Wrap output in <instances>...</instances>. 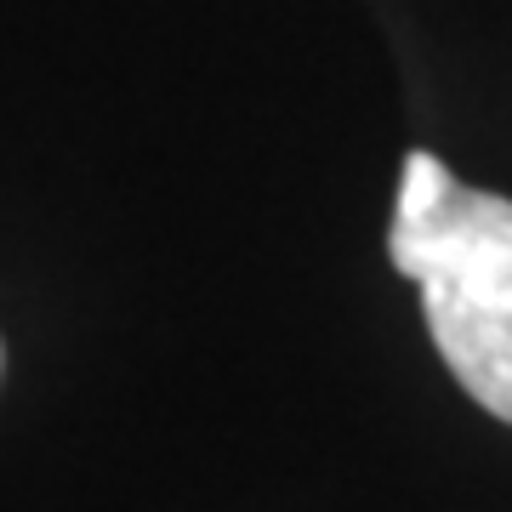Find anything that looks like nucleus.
Instances as JSON below:
<instances>
[{
    "instance_id": "nucleus-1",
    "label": "nucleus",
    "mask_w": 512,
    "mask_h": 512,
    "mask_svg": "<svg viewBox=\"0 0 512 512\" xmlns=\"http://www.w3.org/2000/svg\"><path fill=\"white\" fill-rule=\"evenodd\" d=\"M387 256L421 291L433 348L490 416L512 421V200L461 188L439 154H404Z\"/></svg>"
}]
</instances>
